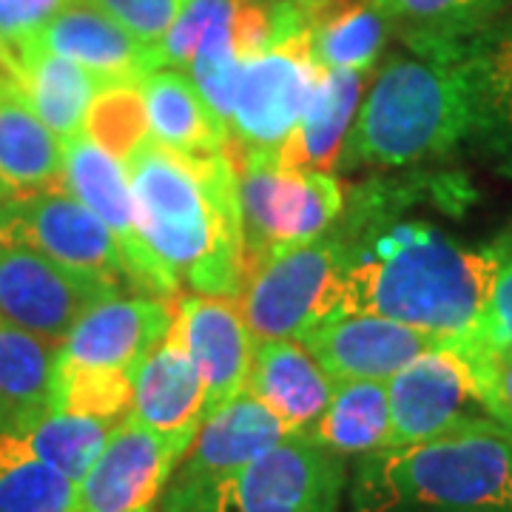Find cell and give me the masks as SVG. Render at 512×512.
<instances>
[{"instance_id": "1", "label": "cell", "mask_w": 512, "mask_h": 512, "mask_svg": "<svg viewBox=\"0 0 512 512\" xmlns=\"http://www.w3.org/2000/svg\"><path fill=\"white\" fill-rule=\"evenodd\" d=\"M345 245L330 319L370 313L461 342L487 328L501 256L495 245L464 248L424 222H399Z\"/></svg>"}, {"instance_id": "2", "label": "cell", "mask_w": 512, "mask_h": 512, "mask_svg": "<svg viewBox=\"0 0 512 512\" xmlns=\"http://www.w3.org/2000/svg\"><path fill=\"white\" fill-rule=\"evenodd\" d=\"M126 171L143 239L177 285L237 296L245 239L234 151L180 154L148 137Z\"/></svg>"}, {"instance_id": "3", "label": "cell", "mask_w": 512, "mask_h": 512, "mask_svg": "<svg viewBox=\"0 0 512 512\" xmlns=\"http://www.w3.org/2000/svg\"><path fill=\"white\" fill-rule=\"evenodd\" d=\"M353 512H512V433L473 424L441 439L359 458Z\"/></svg>"}, {"instance_id": "4", "label": "cell", "mask_w": 512, "mask_h": 512, "mask_svg": "<svg viewBox=\"0 0 512 512\" xmlns=\"http://www.w3.org/2000/svg\"><path fill=\"white\" fill-rule=\"evenodd\" d=\"M237 177L245 271L279 248L328 234L342 217L345 194L328 171L293 168L276 154H239Z\"/></svg>"}, {"instance_id": "5", "label": "cell", "mask_w": 512, "mask_h": 512, "mask_svg": "<svg viewBox=\"0 0 512 512\" xmlns=\"http://www.w3.org/2000/svg\"><path fill=\"white\" fill-rule=\"evenodd\" d=\"M342 265L345 245L333 231L254 262L234 299L256 339H299L330 322Z\"/></svg>"}, {"instance_id": "6", "label": "cell", "mask_w": 512, "mask_h": 512, "mask_svg": "<svg viewBox=\"0 0 512 512\" xmlns=\"http://www.w3.org/2000/svg\"><path fill=\"white\" fill-rule=\"evenodd\" d=\"M404 46V43H402ZM441 49L456 83L458 151L512 180V15Z\"/></svg>"}, {"instance_id": "7", "label": "cell", "mask_w": 512, "mask_h": 512, "mask_svg": "<svg viewBox=\"0 0 512 512\" xmlns=\"http://www.w3.org/2000/svg\"><path fill=\"white\" fill-rule=\"evenodd\" d=\"M345 458L311 436H285L214 487L197 512H342Z\"/></svg>"}, {"instance_id": "8", "label": "cell", "mask_w": 512, "mask_h": 512, "mask_svg": "<svg viewBox=\"0 0 512 512\" xmlns=\"http://www.w3.org/2000/svg\"><path fill=\"white\" fill-rule=\"evenodd\" d=\"M387 402V447L424 444L461 427L495 421L481 399L473 367L456 342H441L399 370L387 382Z\"/></svg>"}, {"instance_id": "9", "label": "cell", "mask_w": 512, "mask_h": 512, "mask_svg": "<svg viewBox=\"0 0 512 512\" xmlns=\"http://www.w3.org/2000/svg\"><path fill=\"white\" fill-rule=\"evenodd\" d=\"M0 242L29 245L72 271L109 282L114 291L140 293L109 228L66 188L3 202Z\"/></svg>"}, {"instance_id": "10", "label": "cell", "mask_w": 512, "mask_h": 512, "mask_svg": "<svg viewBox=\"0 0 512 512\" xmlns=\"http://www.w3.org/2000/svg\"><path fill=\"white\" fill-rule=\"evenodd\" d=\"M313 74L316 60L308 29L242 63L228 117L231 143H237L239 154H279L302 117Z\"/></svg>"}, {"instance_id": "11", "label": "cell", "mask_w": 512, "mask_h": 512, "mask_svg": "<svg viewBox=\"0 0 512 512\" xmlns=\"http://www.w3.org/2000/svg\"><path fill=\"white\" fill-rule=\"evenodd\" d=\"M285 436V427L251 393H239L202 419L165 484L160 512H197L217 484Z\"/></svg>"}, {"instance_id": "12", "label": "cell", "mask_w": 512, "mask_h": 512, "mask_svg": "<svg viewBox=\"0 0 512 512\" xmlns=\"http://www.w3.org/2000/svg\"><path fill=\"white\" fill-rule=\"evenodd\" d=\"M63 154H66L63 188L109 228L114 242L120 245V254L126 259L128 274L137 291L160 299H177L180 293L177 279L165 271L143 239L126 163L117 160L103 146H97L86 131L69 137L63 143Z\"/></svg>"}, {"instance_id": "13", "label": "cell", "mask_w": 512, "mask_h": 512, "mask_svg": "<svg viewBox=\"0 0 512 512\" xmlns=\"http://www.w3.org/2000/svg\"><path fill=\"white\" fill-rule=\"evenodd\" d=\"M117 293L29 245L0 242V316L46 342L60 345L83 313Z\"/></svg>"}, {"instance_id": "14", "label": "cell", "mask_w": 512, "mask_h": 512, "mask_svg": "<svg viewBox=\"0 0 512 512\" xmlns=\"http://www.w3.org/2000/svg\"><path fill=\"white\" fill-rule=\"evenodd\" d=\"M174 302L148 293H117L77 319L57 348L55 376H131L168 336Z\"/></svg>"}, {"instance_id": "15", "label": "cell", "mask_w": 512, "mask_h": 512, "mask_svg": "<svg viewBox=\"0 0 512 512\" xmlns=\"http://www.w3.org/2000/svg\"><path fill=\"white\" fill-rule=\"evenodd\" d=\"M185 450L126 416L80 478L74 512H160L165 484Z\"/></svg>"}, {"instance_id": "16", "label": "cell", "mask_w": 512, "mask_h": 512, "mask_svg": "<svg viewBox=\"0 0 512 512\" xmlns=\"http://www.w3.org/2000/svg\"><path fill=\"white\" fill-rule=\"evenodd\" d=\"M165 339L183 350L202 379L205 416L245 393L256 336L234 296H177Z\"/></svg>"}, {"instance_id": "17", "label": "cell", "mask_w": 512, "mask_h": 512, "mask_svg": "<svg viewBox=\"0 0 512 512\" xmlns=\"http://www.w3.org/2000/svg\"><path fill=\"white\" fill-rule=\"evenodd\" d=\"M296 342L305 345L333 382H390L444 339L384 316L356 313L305 330Z\"/></svg>"}, {"instance_id": "18", "label": "cell", "mask_w": 512, "mask_h": 512, "mask_svg": "<svg viewBox=\"0 0 512 512\" xmlns=\"http://www.w3.org/2000/svg\"><path fill=\"white\" fill-rule=\"evenodd\" d=\"M32 46L83 66L103 83V89L120 83H140L148 72L157 69L151 46L83 0H72L69 6H63L40 29Z\"/></svg>"}, {"instance_id": "19", "label": "cell", "mask_w": 512, "mask_h": 512, "mask_svg": "<svg viewBox=\"0 0 512 512\" xmlns=\"http://www.w3.org/2000/svg\"><path fill=\"white\" fill-rule=\"evenodd\" d=\"M336 382L296 339H256L245 393L274 416L288 436H308L328 407Z\"/></svg>"}, {"instance_id": "20", "label": "cell", "mask_w": 512, "mask_h": 512, "mask_svg": "<svg viewBox=\"0 0 512 512\" xmlns=\"http://www.w3.org/2000/svg\"><path fill=\"white\" fill-rule=\"evenodd\" d=\"M63 165V140L0 69V205L60 188Z\"/></svg>"}, {"instance_id": "21", "label": "cell", "mask_w": 512, "mask_h": 512, "mask_svg": "<svg viewBox=\"0 0 512 512\" xmlns=\"http://www.w3.org/2000/svg\"><path fill=\"white\" fill-rule=\"evenodd\" d=\"M128 416L185 447L197 436L205 419V387L188 356L168 339L134 367Z\"/></svg>"}, {"instance_id": "22", "label": "cell", "mask_w": 512, "mask_h": 512, "mask_svg": "<svg viewBox=\"0 0 512 512\" xmlns=\"http://www.w3.org/2000/svg\"><path fill=\"white\" fill-rule=\"evenodd\" d=\"M365 77L362 72L322 69L316 63L302 117L276 157L293 168L333 174L365 97Z\"/></svg>"}, {"instance_id": "23", "label": "cell", "mask_w": 512, "mask_h": 512, "mask_svg": "<svg viewBox=\"0 0 512 512\" xmlns=\"http://www.w3.org/2000/svg\"><path fill=\"white\" fill-rule=\"evenodd\" d=\"M148 131L157 143L180 154H217L231 148V131L205 103L183 69H154L140 83Z\"/></svg>"}, {"instance_id": "24", "label": "cell", "mask_w": 512, "mask_h": 512, "mask_svg": "<svg viewBox=\"0 0 512 512\" xmlns=\"http://www.w3.org/2000/svg\"><path fill=\"white\" fill-rule=\"evenodd\" d=\"M313 60L322 69L370 74L382 57L390 23L373 0H302Z\"/></svg>"}, {"instance_id": "25", "label": "cell", "mask_w": 512, "mask_h": 512, "mask_svg": "<svg viewBox=\"0 0 512 512\" xmlns=\"http://www.w3.org/2000/svg\"><path fill=\"white\" fill-rule=\"evenodd\" d=\"M35 114L66 143L86 128V117L103 83L66 57L29 46L12 72Z\"/></svg>"}, {"instance_id": "26", "label": "cell", "mask_w": 512, "mask_h": 512, "mask_svg": "<svg viewBox=\"0 0 512 512\" xmlns=\"http://www.w3.org/2000/svg\"><path fill=\"white\" fill-rule=\"evenodd\" d=\"M55 342L0 316V419L3 427H20L52 404L55 384Z\"/></svg>"}, {"instance_id": "27", "label": "cell", "mask_w": 512, "mask_h": 512, "mask_svg": "<svg viewBox=\"0 0 512 512\" xmlns=\"http://www.w3.org/2000/svg\"><path fill=\"white\" fill-rule=\"evenodd\" d=\"M308 436L342 458L384 450L390 436L387 382H336L328 407Z\"/></svg>"}, {"instance_id": "28", "label": "cell", "mask_w": 512, "mask_h": 512, "mask_svg": "<svg viewBox=\"0 0 512 512\" xmlns=\"http://www.w3.org/2000/svg\"><path fill=\"white\" fill-rule=\"evenodd\" d=\"M404 46L453 43L512 15V0H373Z\"/></svg>"}, {"instance_id": "29", "label": "cell", "mask_w": 512, "mask_h": 512, "mask_svg": "<svg viewBox=\"0 0 512 512\" xmlns=\"http://www.w3.org/2000/svg\"><path fill=\"white\" fill-rule=\"evenodd\" d=\"M77 484L29 450L18 430L0 427V512H74Z\"/></svg>"}, {"instance_id": "30", "label": "cell", "mask_w": 512, "mask_h": 512, "mask_svg": "<svg viewBox=\"0 0 512 512\" xmlns=\"http://www.w3.org/2000/svg\"><path fill=\"white\" fill-rule=\"evenodd\" d=\"M120 421L92 419V416H77L63 410H46L32 421L12 427L18 430L20 439L29 444V450L57 473L72 478L80 484V478L89 473L92 461L103 450V444L111 436V430Z\"/></svg>"}, {"instance_id": "31", "label": "cell", "mask_w": 512, "mask_h": 512, "mask_svg": "<svg viewBox=\"0 0 512 512\" xmlns=\"http://www.w3.org/2000/svg\"><path fill=\"white\" fill-rule=\"evenodd\" d=\"M97 146H103L117 160L126 163L128 157L151 137L143 109V97L137 83H120V86H106L94 97L86 128Z\"/></svg>"}, {"instance_id": "32", "label": "cell", "mask_w": 512, "mask_h": 512, "mask_svg": "<svg viewBox=\"0 0 512 512\" xmlns=\"http://www.w3.org/2000/svg\"><path fill=\"white\" fill-rule=\"evenodd\" d=\"M72 0H0V69L12 77L40 29Z\"/></svg>"}, {"instance_id": "33", "label": "cell", "mask_w": 512, "mask_h": 512, "mask_svg": "<svg viewBox=\"0 0 512 512\" xmlns=\"http://www.w3.org/2000/svg\"><path fill=\"white\" fill-rule=\"evenodd\" d=\"M100 9L103 15L117 20L126 32L143 40L146 46H157L183 18L188 0H83Z\"/></svg>"}, {"instance_id": "34", "label": "cell", "mask_w": 512, "mask_h": 512, "mask_svg": "<svg viewBox=\"0 0 512 512\" xmlns=\"http://www.w3.org/2000/svg\"><path fill=\"white\" fill-rule=\"evenodd\" d=\"M493 245L501 256V268H498L484 330H487V336H493L495 342L512 345V228L501 239H495Z\"/></svg>"}, {"instance_id": "35", "label": "cell", "mask_w": 512, "mask_h": 512, "mask_svg": "<svg viewBox=\"0 0 512 512\" xmlns=\"http://www.w3.org/2000/svg\"><path fill=\"white\" fill-rule=\"evenodd\" d=\"M0 427H3V419H0Z\"/></svg>"}]
</instances>
